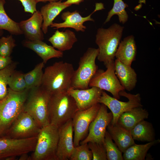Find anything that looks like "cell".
<instances>
[{
    "mask_svg": "<svg viewBox=\"0 0 160 160\" xmlns=\"http://www.w3.org/2000/svg\"><path fill=\"white\" fill-rule=\"evenodd\" d=\"M137 47L135 37L132 35L129 36L121 41L115 54L116 59L123 64L131 66L135 60Z\"/></svg>",
    "mask_w": 160,
    "mask_h": 160,
    "instance_id": "cell-18",
    "label": "cell"
},
{
    "mask_svg": "<svg viewBox=\"0 0 160 160\" xmlns=\"http://www.w3.org/2000/svg\"><path fill=\"white\" fill-rule=\"evenodd\" d=\"M3 33V30H0V38L2 36Z\"/></svg>",
    "mask_w": 160,
    "mask_h": 160,
    "instance_id": "cell-42",
    "label": "cell"
},
{
    "mask_svg": "<svg viewBox=\"0 0 160 160\" xmlns=\"http://www.w3.org/2000/svg\"><path fill=\"white\" fill-rule=\"evenodd\" d=\"M17 65L16 63L13 62L4 68L0 70V100L4 98L7 94L8 80L15 71Z\"/></svg>",
    "mask_w": 160,
    "mask_h": 160,
    "instance_id": "cell-31",
    "label": "cell"
},
{
    "mask_svg": "<svg viewBox=\"0 0 160 160\" xmlns=\"http://www.w3.org/2000/svg\"><path fill=\"white\" fill-rule=\"evenodd\" d=\"M114 68L115 74L124 90L129 91L133 90L137 81V74L134 69L117 59L114 61Z\"/></svg>",
    "mask_w": 160,
    "mask_h": 160,
    "instance_id": "cell-19",
    "label": "cell"
},
{
    "mask_svg": "<svg viewBox=\"0 0 160 160\" xmlns=\"http://www.w3.org/2000/svg\"><path fill=\"white\" fill-rule=\"evenodd\" d=\"M13 62L11 56H0V70L4 68Z\"/></svg>",
    "mask_w": 160,
    "mask_h": 160,
    "instance_id": "cell-37",
    "label": "cell"
},
{
    "mask_svg": "<svg viewBox=\"0 0 160 160\" xmlns=\"http://www.w3.org/2000/svg\"><path fill=\"white\" fill-rule=\"evenodd\" d=\"M72 119L58 128L56 160H68L74 148Z\"/></svg>",
    "mask_w": 160,
    "mask_h": 160,
    "instance_id": "cell-15",
    "label": "cell"
},
{
    "mask_svg": "<svg viewBox=\"0 0 160 160\" xmlns=\"http://www.w3.org/2000/svg\"><path fill=\"white\" fill-rule=\"evenodd\" d=\"M74 71L70 63L63 61L55 62L45 68L41 86L51 95L67 91L72 87Z\"/></svg>",
    "mask_w": 160,
    "mask_h": 160,
    "instance_id": "cell-1",
    "label": "cell"
},
{
    "mask_svg": "<svg viewBox=\"0 0 160 160\" xmlns=\"http://www.w3.org/2000/svg\"><path fill=\"white\" fill-rule=\"evenodd\" d=\"M16 46L15 40L12 35L0 38V56H10L14 47Z\"/></svg>",
    "mask_w": 160,
    "mask_h": 160,
    "instance_id": "cell-34",
    "label": "cell"
},
{
    "mask_svg": "<svg viewBox=\"0 0 160 160\" xmlns=\"http://www.w3.org/2000/svg\"><path fill=\"white\" fill-rule=\"evenodd\" d=\"M51 95L41 86L29 90L23 110L41 128L50 124L48 104Z\"/></svg>",
    "mask_w": 160,
    "mask_h": 160,
    "instance_id": "cell-5",
    "label": "cell"
},
{
    "mask_svg": "<svg viewBox=\"0 0 160 160\" xmlns=\"http://www.w3.org/2000/svg\"><path fill=\"white\" fill-rule=\"evenodd\" d=\"M7 85L10 89L16 92H21L26 89L24 73L15 70L9 78Z\"/></svg>",
    "mask_w": 160,
    "mask_h": 160,
    "instance_id": "cell-32",
    "label": "cell"
},
{
    "mask_svg": "<svg viewBox=\"0 0 160 160\" xmlns=\"http://www.w3.org/2000/svg\"><path fill=\"white\" fill-rule=\"evenodd\" d=\"M87 143L92 154V160H107L106 150L103 143L92 142Z\"/></svg>",
    "mask_w": 160,
    "mask_h": 160,
    "instance_id": "cell-35",
    "label": "cell"
},
{
    "mask_svg": "<svg viewBox=\"0 0 160 160\" xmlns=\"http://www.w3.org/2000/svg\"><path fill=\"white\" fill-rule=\"evenodd\" d=\"M62 1L50 2L41 8L40 11L43 20L41 28L44 33H47L48 27L57 16L63 10L71 6L64 4Z\"/></svg>",
    "mask_w": 160,
    "mask_h": 160,
    "instance_id": "cell-22",
    "label": "cell"
},
{
    "mask_svg": "<svg viewBox=\"0 0 160 160\" xmlns=\"http://www.w3.org/2000/svg\"><path fill=\"white\" fill-rule=\"evenodd\" d=\"M44 65L43 62L40 63L31 71L24 73L27 89L30 90L41 86Z\"/></svg>",
    "mask_w": 160,
    "mask_h": 160,
    "instance_id": "cell-28",
    "label": "cell"
},
{
    "mask_svg": "<svg viewBox=\"0 0 160 160\" xmlns=\"http://www.w3.org/2000/svg\"><path fill=\"white\" fill-rule=\"evenodd\" d=\"M103 90L95 87L84 89L71 87L67 92L75 101L78 110L90 108L99 103Z\"/></svg>",
    "mask_w": 160,
    "mask_h": 160,
    "instance_id": "cell-16",
    "label": "cell"
},
{
    "mask_svg": "<svg viewBox=\"0 0 160 160\" xmlns=\"http://www.w3.org/2000/svg\"><path fill=\"white\" fill-rule=\"evenodd\" d=\"M5 0H0V30H5L11 35L23 34L19 23L12 20L7 14L4 9Z\"/></svg>",
    "mask_w": 160,
    "mask_h": 160,
    "instance_id": "cell-27",
    "label": "cell"
},
{
    "mask_svg": "<svg viewBox=\"0 0 160 160\" xmlns=\"http://www.w3.org/2000/svg\"><path fill=\"white\" fill-rule=\"evenodd\" d=\"M146 2V0H140L139 1V3L140 4L141 3L145 4Z\"/></svg>",
    "mask_w": 160,
    "mask_h": 160,
    "instance_id": "cell-41",
    "label": "cell"
},
{
    "mask_svg": "<svg viewBox=\"0 0 160 160\" xmlns=\"http://www.w3.org/2000/svg\"><path fill=\"white\" fill-rule=\"evenodd\" d=\"M37 136L24 139H16L5 136L0 137V160L20 156L33 152Z\"/></svg>",
    "mask_w": 160,
    "mask_h": 160,
    "instance_id": "cell-11",
    "label": "cell"
},
{
    "mask_svg": "<svg viewBox=\"0 0 160 160\" xmlns=\"http://www.w3.org/2000/svg\"><path fill=\"white\" fill-rule=\"evenodd\" d=\"M58 127L49 124L41 128L31 156L32 160H56Z\"/></svg>",
    "mask_w": 160,
    "mask_h": 160,
    "instance_id": "cell-6",
    "label": "cell"
},
{
    "mask_svg": "<svg viewBox=\"0 0 160 160\" xmlns=\"http://www.w3.org/2000/svg\"><path fill=\"white\" fill-rule=\"evenodd\" d=\"M43 22L40 11L37 10L29 18L19 23L20 27L27 40L32 41L44 40V33L41 28Z\"/></svg>",
    "mask_w": 160,
    "mask_h": 160,
    "instance_id": "cell-17",
    "label": "cell"
},
{
    "mask_svg": "<svg viewBox=\"0 0 160 160\" xmlns=\"http://www.w3.org/2000/svg\"><path fill=\"white\" fill-rule=\"evenodd\" d=\"M104 71L97 70L90 80L89 87H95L111 93L113 97L120 99L119 93L125 90L120 84L115 72L114 62L109 64Z\"/></svg>",
    "mask_w": 160,
    "mask_h": 160,
    "instance_id": "cell-10",
    "label": "cell"
},
{
    "mask_svg": "<svg viewBox=\"0 0 160 160\" xmlns=\"http://www.w3.org/2000/svg\"><path fill=\"white\" fill-rule=\"evenodd\" d=\"M103 4L101 3H96L94 10L88 16L83 17L77 10L72 12L69 11L63 12L61 16L64 21L62 23H53L50 25L54 29L62 28H71L77 32H84L86 27L84 25V22L88 21L94 22V20L91 17V15L95 12L104 9Z\"/></svg>",
    "mask_w": 160,
    "mask_h": 160,
    "instance_id": "cell-14",
    "label": "cell"
},
{
    "mask_svg": "<svg viewBox=\"0 0 160 160\" xmlns=\"http://www.w3.org/2000/svg\"><path fill=\"white\" fill-rule=\"evenodd\" d=\"M28 153H24L20 156L19 160H31V157L29 156Z\"/></svg>",
    "mask_w": 160,
    "mask_h": 160,
    "instance_id": "cell-39",
    "label": "cell"
},
{
    "mask_svg": "<svg viewBox=\"0 0 160 160\" xmlns=\"http://www.w3.org/2000/svg\"><path fill=\"white\" fill-rule=\"evenodd\" d=\"M103 145L105 148L108 160H124L122 152L113 140L109 134L106 131Z\"/></svg>",
    "mask_w": 160,
    "mask_h": 160,
    "instance_id": "cell-30",
    "label": "cell"
},
{
    "mask_svg": "<svg viewBox=\"0 0 160 160\" xmlns=\"http://www.w3.org/2000/svg\"><path fill=\"white\" fill-rule=\"evenodd\" d=\"M128 6L122 0H114L113 5L112 9L108 12L104 24L109 22L112 16L117 15L120 23L123 24L128 20V15L125 8Z\"/></svg>",
    "mask_w": 160,
    "mask_h": 160,
    "instance_id": "cell-29",
    "label": "cell"
},
{
    "mask_svg": "<svg viewBox=\"0 0 160 160\" xmlns=\"http://www.w3.org/2000/svg\"><path fill=\"white\" fill-rule=\"evenodd\" d=\"M77 41L75 33L68 29L60 31L57 29L48 39L54 48L62 52L71 49Z\"/></svg>",
    "mask_w": 160,
    "mask_h": 160,
    "instance_id": "cell-23",
    "label": "cell"
},
{
    "mask_svg": "<svg viewBox=\"0 0 160 160\" xmlns=\"http://www.w3.org/2000/svg\"><path fill=\"white\" fill-rule=\"evenodd\" d=\"M48 110L50 124L58 127L72 119L78 110L74 99L67 91L51 95Z\"/></svg>",
    "mask_w": 160,
    "mask_h": 160,
    "instance_id": "cell-3",
    "label": "cell"
},
{
    "mask_svg": "<svg viewBox=\"0 0 160 160\" xmlns=\"http://www.w3.org/2000/svg\"><path fill=\"white\" fill-rule=\"evenodd\" d=\"M20 1L24 7V11L33 14L36 11L37 3L35 0H18Z\"/></svg>",
    "mask_w": 160,
    "mask_h": 160,
    "instance_id": "cell-36",
    "label": "cell"
},
{
    "mask_svg": "<svg viewBox=\"0 0 160 160\" xmlns=\"http://www.w3.org/2000/svg\"><path fill=\"white\" fill-rule=\"evenodd\" d=\"M85 0H67L63 2V3L65 4L69 5L71 6L72 4L79 5Z\"/></svg>",
    "mask_w": 160,
    "mask_h": 160,
    "instance_id": "cell-38",
    "label": "cell"
},
{
    "mask_svg": "<svg viewBox=\"0 0 160 160\" xmlns=\"http://www.w3.org/2000/svg\"><path fill=\"white\" fill-rule=\"evenodd\" d=\"M159 142V140L158 139L144 144L135 143L128 147L123 153L124 160H144L149 149Z\"/></svg>",
    "mask_w": 160,
    "mask_h": 160,
    "instance_id": "cell-26",
    "label": "cell"
},
{
    "mask_svg": "<svg viewBox=\"0 0 160 160\" xmlns=\"http://www.w3.org/2000/svg\"><path fill=\"white\" fill-rule=\"evenodd\" d=\"M148 116V112L146 109L143 107H136L122 113L117 123L130 131L138 123L147 119Z\"/></svg>",
    "mask_w": 160,
    "mask_h": 160,
    "instance_id": "cell-24",
    "label": "cell"
},
{
    "mask_svg": "<svg viewBox=\"0 0 160 160\" xmlns=\"http://www.w3.org/2000/svg\"><path fill=\"white\" fill-rule=\"evenodd\" d=\"M23 44L36 52L43 60L44 64L51 59L62 57L63 56V52L55 49L53 46L48 45L42 41L26 39L23 41Z\"/></svg>",
    "mask_w": 160,
    "mask_h": 160,
    "instance_id": "cell-21",
    "label": "cell"
},
{
    "mask_svg": "<svg viewBox=\"0 0 160 160\" xmlns=\"http://www.w3.org/2000/svg\"><path fill=\"white\" fill-rule=\"evenodd\" d=\"M107 131L122 153L135 143L130 131L118 123L113 124L111 123L107 127Z\"/></svg>",
    "mask_w": 160,
    "mask_h": 160,
    "instance_id": "cell-20",
    "label": "cell"
},
{
    "mask_svg": "<svg viewBox=\"0 0 160 160\" xmlns=\"http://www.w3.org/2000/svg\"><path fill=\"white\" fill-rule=\"evenodd\" d=\"M100 105V103H97L88 109L78 110L74 114L72 122L74 147L79 145L87 136L89 126L97 116Z\"/></svg>",
    "mask_w": 160,
    "mask_h": 160,
    "instance_id": "cell-12",
    "label": "cell"
},
{
    "mask_svg": "<svg viewBox=\"0 0 160 160\" xmlns=\"http://www.w3.org/2000/svg\"><path fill=\"white\" fill-rule=\"evenodd\" d=\"M59 0H35L37 3L39 2H47L57 1Z\"/></svg>",
    "mask_w": 160,
    "mask_h": 160,
    "instance_id": "cell-40",
    "label": "cell"
},
{
    "mask_svg": "<svg viewBox=\"0 0 160 160\" xmlns=\"http://www.w3.org/2000/svg\"><path fill=\"white\" fill-rule=\"evenodd\" d=\"M92 154L88 143L75 147L70 157V160H91Z\"/></svg>",
    "mask_w": 160,
    "mask_h": 160,
    "instance_id": "cell-33",
    "label": "cell"
},
{
    "mask_svg": "<svg viewBox=\"0 0 160 160\" xmlns=\"http://www.w3.org/2000/svg\"><path fill=\"white\" fill-rule=\"evenodd\" d=\"M119 95L126 97L128 100L127 102L119 101L103 90L99 101V103L105 105L111 110L113 116L111 123L113 124L117 123L119 116L123 113L134 108L143 106L139 93L132 94L128 93L124 90L120 92Z\"/></svg>",
    "mask_w": 160,
    "mask_h": 160,
    "instance_id": "cell-8",
    "label": "cell"
},
{
    "mask_svg": "<svg viewBox=\"0 0 160 160\" xmlns=\"http://www.w3.org/2000/svg\"><path fill=\"white\" fill-rule=\"evenodd\" d=\"M41 129L32 117L23 110L3 136L16 139H26L37 136Z\"/></svg>",
    "mask_w": 160,
    "mask_h": 160,
    "instance_id": "cell-9",
    "label": "cell"
},
{
    "mask_svg": "<svg viewBox=\"0 0 160 160\" xmlns=\"http://www.w3.org/2000/svg\"><path fill=\"white\" fill-rule=\"evenodd\" d=\"M124 27L114 23L107 28H99L95 36L98 46V60L106 67L114 62L115 54L121 41Z\"/></svg>",
    "mask_w": 160,
    "mask_h": 160,
    "instance_id": "cell-2",
    "label": "cell"
},
{
    "mask_svg": "<svg viewBox=\"0 0 160 160\" xmlns=\"http://www.w3.org/2000/svg\"><path fill=\"white\" fill-rule=\"evenodd\" d=\"M113 118L111 112H108L107 106L101 104L97 116L89 126L87 135L79 144L89 142L103 143L107 127Z\"/></svg>",
    "mask_w": 160,
    "mask_h": 160,
    "instance_id": "cell-13",
    "label": "cell"
},
{
    "mask_svg": "<svg viewBox=\"0 0 160 160\" xmlns=\"http://www.w3.org/2000/svg\"><path fill=\"white\" fill-rule=\"evenodd\" d=\"M130 132L134 140L150 142L155 140V133L152 124L145 120L137 124Z\"/></svg>",
    "mask_w": 160,
    "mask_h": 160,
    "instance_id": "cell-25",
    "label": "cell"
},
{
    "mask_svg": "<svg viewBox=\"0 0 160 160\" xmlns=\"http://www.w3.org/2000/svg\"><path fill=\"white\" fill-rule=\"evenodd\" d=\"M98 54V48L89 47L80 57L78 67L73 74L72 87L80 89L89 88L90 81L98 70L95 60Z\"/></svg>",
    "mask_w": 160,
    "mask_h": 160,
    "instance_id": "cell-7",
    "label": "cell"
},
{
    "mask_svg": "<svg viewBox=\"0 0 160 160\" xmlns=\"http://www.w3.org/2000/svg\"><path fill=\"white\" fill-rule=\"evenodd\" d=\"M29 90L21 92L8 88V93L0 100V137L6 133L11 124L23 110Z\"/></svg>",
    "mask_w": 160,
    "mask_h": 160,
    "instance_id": "cell-4",
    "label": "cell"
}]
</instances>
